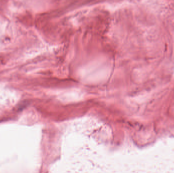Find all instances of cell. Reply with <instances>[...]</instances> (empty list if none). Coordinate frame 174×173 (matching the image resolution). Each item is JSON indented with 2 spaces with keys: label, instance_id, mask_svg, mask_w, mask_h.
I'll return each mask as SVG.
<instances>
[]
</instances>
